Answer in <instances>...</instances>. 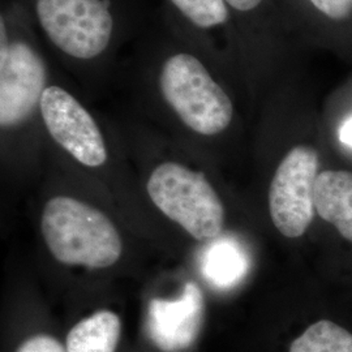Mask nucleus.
<instances>
[{"mask_svg":"<svg viewBox=\"0 0 352 352\" xmlns=\"http://www.w3.org/2000/svg\"><path fill=\"white\" fill-rule=\"evenodd\" d=\"M214 59L188 43H176L158 52L149 68L164 103L192 132L212 138L231 126L235 107L217 75Z\"/></svg>","mask_w":352,"mask_h":352,"instance_id":"obj_1","label":"nucleus"},{"mask_svg":"<svg viewBox=\"0 0 352 352\" xmlns=\"http://www.w3.org/2000/svg\"><path fill=\"white\" fill-rule=\"evenodd\" d=\"M231 13L238 74L252 81L299 74L305 49L278 0H225Z\"/></svg>","mask_w":352,"mask_h":352,"instance_id":"obj_2","label":"nucleus"},{"mask_svg":"<svg viewBox=\"0 0 352 352\" xmlns=\"http://www.w3.org/2000/svg\"><path fill=\"white\" fill-rule=\"evenodd\" d=\"M24 8L16 3L0 16V126H24L39 110L50 69Z\"/></svg>","mask_w":352,"mask_h":352,"instance_id":"obj_3","label":"nucleus"},{"mask_svg":"<svg viewBox=\"0 0 352 352\" xmlns=\"http://www.w3.org/2000/svg\"><path fill=\"white\" fill-rule=\"evenodd\" d=\"M42 234L52 256L62 264L109 267L122 254V239L113 222L85 202L59 196L46 204Z\"/></svg>","mask_w":352,"mask_h":352,"instance_id":"obj_4","label":"nucleus"},{"mask_svg":"<svg viewBox=\"0 0 352 352\" xmlns=\"http://www.w3.org/2000/svg\"><path fill=\"white\" fill-rule=\"evenodd\" d=\"M32 8L49 43L67 60L98 63L111 50L118 33L111 0H32Z\"/></svg>","mask_w":352,"mask_h":352,"instance_id":"obj_5","label":"nucleus"},{"mask_svg":"<svg viewBox=\"0 0 352 352\" xmlns=\"http://www.w3.org/2000/svg\"><path fill=\"white\" fill-rule=\"evenodd\" d=\"M154 205L195 239L218 238L223 230L225 208L206 176L177 162L157 166L148 182Z\"/></svg>","mask_w":352,"mask_h":352,"instance_id":"obj_6","label":"nucleus"},{"mask_svg":"<svg viewBox=\"0 0 352 352\" xmlns=\"http://www.w3.org/2000/svg\"><path fill=\"white\" fill-rule=\"evenodd\" d=\"M318 170L320 154L309 144L292 146L278 164L269 189V209L283 236L300 238L312 223Z\"/></svg>","mask_w":352,"mask_h":352,"instance_id":"obj_7","label":"nucleus"},{"mask_svg":"<svg viewBox=\"0 0 352 352\" xmlns=\"http://www.w3.org/2000/svg\"><path fill=\"white\" fill-rule=\"evenodd\" d=\"M39 113L49 135L77 162L101 167L109 158L101 129L75 96L58 84L45 89Z\"/></svg>","mask_w":352,"mask_h":352,"instance_id":"obj_8","label":"nucleus"},{"mask_svg":"<svg viewBox=\"0 0 352 352\" xmlns=\"http://www.w3.org/2000/svg\"><path fill=\"white\" fill-rule=\"evenodd\" d=\"M305 47L352 63V0H278Z\"/></svg>","mask_w":352,"mask_h":352,"instance_id":"obj_9","label":"nucleus"},{"mask_svg":"<svg viewBox=\"0 0 352 352\" xmlns=\"http://www.w3.org/2000/svg\"><path fill=\"white\" fill-rule=\"evenodd\" d=\"M205 312L202 291L188 282L176 300L155 298L148 308V331L153 343L164 352L189 349L201 331Z\"/></svg>","mask_w":352,"mask_h":352,"instance_id":"obj_10","label":"nucleus"},{"mask_svg":"<svg viewBox=\"0 0 352 352\" xmlns=\"http://www.w3.org/2000/svg\"><path fill=\"white\" fill-rule=\"evenodd\" d=\"M315 208L344 239L352 241V173L324 170L315 183Z\"/></svg>","mask_w":352,"mask_h":352,"instance_id":"obj_11","label":"nucleus"},{"mask_svg":"<svg viewBox=\"0 0 352 352\" xmlns=\"http://www.w3.org/2000/svg\"><path fill=\"white\" fill-rule=\"evenodd\" d=\"M176 14L192 30H196L199 36H204L208 41L210 36L222 34L226 39L230 56L236 68V51H235V34L231 13L228 11L225 0H167Z\"/></svg>","mask_w":352,"mask_h":352,"instance_id":"obj_12","label":"nucleus"},{"mask_svg":"<svg viewBox=\"0 0 352 352\" xmlns=\"http://www.w3.org/2000/svg\"><path fill=\"white\" fill-rule=\"evenodd\" d=\"M200 269L202 278L209 285L230 289L247 274L248 257L236 240L218 236L202 250Z\"/></svg>","mask_w":352,"mask_h":352,"instance_id":"obj_13","label":"nucleus"},{"mask_svg":"<svg viewBox=\"0 0 352 352\" xmlns=\"http://www.w3.org/2000/svg\"><path fill=\"white\" fill-rule=\"evenodd\" d=\"M122 322L111 311H98L72 327L65 340L68 352H116Z\"/></svg>","mask_w":352,"mask_h":352,"instance_id":"obj_14","label":"nucleus"},{"mask_svg":"<svg viewBox=\"0 0 352 352\" xmlns=\"http://www.w3.org/2000/svg\"><path fill=\"white\" fill-rule=\"evenodd\" d=\"M289 352H352V331L338 322L321 318L289 342Z\"/></svg>","mask_w":352,"mask_h":352,"instance_id":"obj_15","label":"nucleus"},{"mask_svg":"<svg viewBox=\"0 0 352 352\" xmlns=\"http://www.w3.org/2000/svg\"><path fill=\"white\" fill-rule=\"evenodd\" d=\"M16 352H68L59 340L51 336L38 334L24 340Z\"/></svg>","mask_w":352,"mask_h":352,"instance_id":"obj_16","label":"nucleus"},{"mask_svg":"<svg viewBox=\"0 0 352 352\" xmlns=\"http://www.w3.org/2000/svg\"><path fill=\"white\" fill-rule=\"evenodd\" d=\"M338 140L342 145L352 148V115L340 124L338 129Z\"/></svg>","mask_w":352,"mask_h":352,"instance_id":"obj_17","label":"nucleus"}]
</instances>
